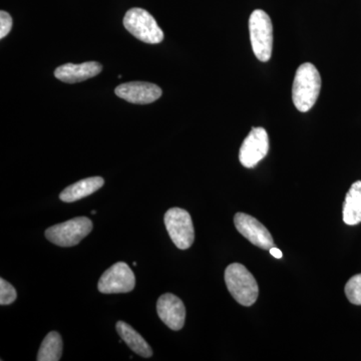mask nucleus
<instances>
[{
  "mask_svg": "<svg viewBox=\"0 0 361 361\" xmlns=\"http://www.w3.org/2000/svg\"><path fill=\"white\" fill-rule=\"evenodd\" d=\"M249 32L252 49L259 61L266 63L272 56L273 26L270 16L261 9H256L249 18Z\"/></svg>",
  "mask_w": 361,
  "mask_h": 361,
  "instance_id": "nucleus-3",
  "label": "nucleus"
},
{
  "mask_svg": "<svg viewBox=\"0 0 361 361\" xmlns=\"http://www.w3.org/2000/svg\"><path fill=\"white\" fill-rule=\"evenodd\" d=\"M123 25L128 32L146 44H160L164 32L151 13L142 8L130 9L123 18Z\"/></svg>",
  "mask_w": 361,
  "mask_h": 361,
  "instance_id": "nucleus-4",
  "label": "nucleus"
},
{
  "mask_svg": "<svg viewBox=\"0 0 361 361\" xmlns=\"http://www.w3.org/2000/svg\"><path fill=\"white\" fill-rule=\"evenodd\" d=\"M13 28V18L11 14L1 11L0 13V39H4Z\"/></svg>",
  "mask_w": 361,
  "mask_h": 361,
  "instance_id": "nucleus-19",
  "label": "nucleus"
},
{
  "mask_svg": "<svg viewBox=\"0 0 361 361\" xmlns=\"http://www.w3.org/2000/svg\"><path fill=\"white\" fill-rule=\"evenodd\" d=\"M104 180L101 177H90L87 179L78 180L75 184L66 188L59 198L66 203H73V202L80 200L90 195L94 194L97 190L104 186Z\"/></svg>",
  "mask_w": 361,
  "mask_h": 361,
  "instance_id": "nucleus-13",
  "label": "nucleus"
},
{
  "mask_svg": "<svg viewBox=\"0 0 361 361\" xmlns=\"http://www.w3.org/2000/svg\"><path fill=\"white\" fill-rule=\"evenodd\" d=\"M345 294L349 302L361 305V274L351 277L345 285Z\"/></svg>",
  "mask_w": 361,
  "mask_h": 361,
  "instance_id": "nucleus-17",
  "label": "nucleus"
},
{
  "mask_svg": "<svg viewBox=\"0 0 361 361\" xmlns=\"http://www.w3.org/2000/svg\"><path fill=\"white\" fill-rule=\"evenodd\" d=\"M116 329L121 338L127 343V345L135 353L145 358H149L153 355V350H152L148 342L145 341L141 334H137L128 323L118 322L116 323Z\"/></svg>",
  "mask_w": 361,
  "mask_h": 361,
  "instance_id": "nucleus-14",
  "label": "nucleus"
},
{
  "mask_svg": "<svg viewBox=\"0 0 361 361\" xmlns=\"http://www.w3.org/2000/svg\"><path fill=\"white\" fill-rule=\"evenodd\" d=\"M322 89V77L312 63L299 66L292 87V99L297 110L301 113L310 111L314 106Z\"/></svg>",
  "mask_w": 361,
  "mask_h": 361,
  "instance_id": "nucleus-1",
  "label": "nucleus"
},
{
  "mask_svg": "<svg viewBox=\"0 0 361 361\" xmlns=\"http://www.w3.org/2000/svg\"><path fill=\"white\" fill-rule=\"evenodd\" d=\"M343 221L355 226L361 223V180H356L346 194L343 205Z\"/></svg>",
  "mask_w": 361,
  "mask_h": 361,
  "instance_id": "nucleus-15",
  "label": "nucleus"
},
{
  "mask_svg": "<svg viewBox=\"0 0 361 361\" xmlns=\"http://www.w3.org/2000/svg\"><path fill=\"white\" fill-rule=\"evenodd\" d=\"M63 355V341L56 331H51L44 337L40 345L37 361H59Z\"/></svg>",
  "mask_w": 361,
  "mask_h": 361,
  "instance_id": "nucleus-16",
  "label": "nucleus"
},
{
  "mask_svg": "<svg viewBox=\"0 0 361 361\" xmlns=\"http://www.w3.org/2000/svg\"><path fill=\"white\" fill-rule=\"evenodd\" d=\"M102 70L103 66L96 61H87L80 65L66 63L56 68L54 75L61 82L75 84V82H84L89 78L97 77Z\"/></svg>",
  "mask_w": 361,
  "mask_h": 361,
  "instance_id": "nucleus-12",
  "label": "nucleus"
},
{
  "mask_svg": "<svg viewBox=\"0 0 361 361\" xmlns=\"http://www.w3.org/2000/svg\"><path fill=\"white\" fill-rule=\"evenodd\" d=\"M18 293L16 288L4 280V278L0 279V304L1 305H8L16 301Z\"/></svg>",
  "mask_w": 361,
  "mask_h": 361,
  "instance_id": "nucleus-18",
  "label": "nucleus"
},
{
  "mask_svg": "<svg viewBox=\"0 0 361 361\" xmlns=\"http://www.w3.org/2000/svg\"><path fill=\"white\" fill-rule=\"evenodd\" d=\"M92 222L87 217H78L52 226L45 231V237L51 243L61 247L78 245L92 232Z\"/></svg>",
  "mask_w": 361,
  "mask_h": 361,
  "instance_id": "nucleus-5",
  "label": "nucleus"
},
{
  "mask_svg": "<svg viewBox=\"0 0 361 361\" xmlns=\"http://www.w3.org/2000/svg\"><path fill=\"white\" fill-rule=\"evenodd\" d=\"M116 96L132 104L154 103L161 96V90L151 82H132L118 85L115 90Z\"/></svg>",
  "mask_w": 361,
  "mask_h": 361,
  "instance_id": "nucleus-11",
  "label": "nucleus"
},
{
  "mask_svg": "<svg viewBox=\"0 0 361 361\" xmlns=\"http://www.w3.org/2000/svg\"><path fill=\"white\" fill-rule=\"evenodd\" d=\"M271 255L273 256V257H275L276 259H281L282 256H283V254H282L281 250H279V249L276 248V247H272V248L269 250Z\"/></svg>",
  "mask_w": 361,
  "mask_h": 361,
  "instance_id": "nucleus-20",
  "label": "nucleus"
},
{
  "mask_svg": "<svg viewBox=\"0 0 361 361\" xmlns=\"http://www.w3.org/2000/svg\"><path fill=\"white\" fill-rule=\"evenodd\" d=\"M157 311L169 329L178 331L184 327L186 308L179 297L171 293L164 294L157 303Z\"/></svg>",
  "mask_w": 361,
  "mask_h": 361,
  "instance_id": "nucleus-10",
  "label": "nucleus"
},
{
  "mask_svg": "<svg viewBox=\"0 0 361 361\" xmlns=\"http://www.w3.org/2000/svg\"><path fill=\"white\" fill-rule=\"evenodd\" d=\"M225 282L233 298L241 305L249 307L257 300V281L245 266L239 263L228 266L225 270Z\"/></svg>",
  "mask_w": 361,
  "mask_h": 361,
  "instance_id": "nucleus-2",
  "label": "nucleus"
},
{
  "mask_svg": "<svg viewBox=\"0 0 361 361\" xmlns=\"http://www.w3.org/2000/svg\"><path fill=\"white\" fill-rule=\"evenodd\" d=\"M164 220L175 245L180 250L189 249L195 240L194 225L190 214L184 209L172 208L166 213Z\"/></svg>",
  "mask_w": 361,
  "mask_h": 361,
  "instance_id": "nucleus-6",
  "label": "nucleus"
},
{
  "mask_svg": "<svg viewBox=\"0 0 361 361\" xmlns=\"http://www.w3.org/2000/svg\"><path fill=\"white\" fill-rule=\"evenodd\" d=\"M269 152V137L263 128H253L239 152L240 163L245 168L256 167Z\"/></svg>",
  "mask_w": 361,
  "mask_h": 361,
  "instance_id": "nucleus-8",
  "label": "nucleus"
},
{
  "mask_svg": "<svg viewBox=\"0 0 361 361\" xmlns=\"http://www.w3.org/2000/svg\"><path fill=\"white\" fill-rule=\"evenodd\" d=\"M234 223L240 234L249 240L253 245L263 250H270L274 247V240L267 228L248 214L237 213L234 217Z\"/></svg>",
  "mask_w": 361,
  "mask_h": 361,
  "instance_id": "nucleus-9",
  "label": "nucleus"
},
{
  "mask_svg": "<svg viewBox=\"0 0 361 361\" xmlns=\"http://www.w3.org/2000/svg\"><path fill=\"white\" fill-rule=\"evenodd\" d=\"M135 274L130 266L118 262L102 275L97 288L104 294L128 293L135 288Z\"/></svg>",
  "mask_w": 361,
  "mask_h": 361,
  "instance_id": "nucleus-7",
  "label": "nucleus"
}]
</instances>
